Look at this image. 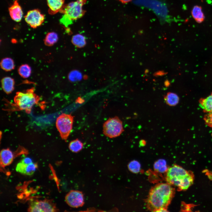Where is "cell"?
<instances>
[{"mask_svg": "<svg viewBox=\"0 0 212 212\" xmlns=\"http://www.w3.org/2000/svg\"><path fill=\"white\" fill-rule=\"evenodd\" d=\"M123 131L122 122L117 116L109 118L103 125V134L110 138L120 136Z\"/></svg>", "mask_w": 212, "mask_h": 212, "instance_id": "obj_4", "label": "cell"}, {"mask_svg": "<svg viewBox=\"0 0 212 212\" xmlns=\"http://www.w3.org/2000/svg\"><path fill=\"white\" fill-rule=\"evenodd\" d=\"M1 83L3 90L7 94L11 93L14 90V81L11 77L4 78L2 80Z\"/></svg>", "mask_w": 212, "mask_h": 212, "instance_id": "obj_15", "label": "cell"}, {"mask_svg": "<svg viewBox=\"0 0 212 212\" xmlns=\"http://www.w3.org/2000/svg\"><path fill=\"white\" fill-rule=\"evenodd\" d=\"M65 200L69 206L74 208L82 206L84 203L83 194L77 191H72L69 192L66 196Z\"/></svg>", "mask_w": 212, "mask_h": 212, "instance_id": "obj_8", "label": "cell"}, {"mask_svg": "<svg viewBox=\"0 0 212 212\" xmlns=\"http://www.w3.org/2000/svg\"><path fill=\"white\" fill-rule=\"evenodd\" d=\"M26 22L32 28H36L40 26L44 21L45 16L38 9L30 10L25 16Z\"/></svg>", "mask_w": 212, "mask_h": 212, "instance_id": "obj_7", "label": "cell"}, {"mask_svg": "<svg viewBox=\"0 0 212 212\" xmlns=\"http://www.w3.org/2000/svg\"><path fill=\"white\" fill-rule=\"evenodd\" d=\"M191 15L195 21L198 23H201L204 20L205 16L202 7L198 5H195L191 11Z\"/></svg>", "mask_w": 212, "mask_h": 212, "instance_id": "obj_13", "label": "cell"}, {"mask_svg": "<svg viewBox=\"0 0 212 212\" xmlns=\"http://www.w3.org/2000/svg\"><path fill=\"white\" fill-rule=\"evenodd\" d=\"M40 97L34 92V89L32 88L24 92H16L14 97L15 105L18 110H24L27 114H30L33 107L38 103Z\"/></svg>", "mask_w": 212, "mask_h": 212, "instance_id": "obj_3", "label": "cell"}, {"mask_svg": "<svg viewBox=\"0 0 212 212\" xmlns=\"http://www.w3.org/2000/svg\"><path fill=\"white\" fill-rule=\"evenodd\" d=\"M129 167L130 170L134 172L138 171L140 168L139 163L134 161L131 163L129 165Z\"/></svg>", "mask_w": 212, "mask_h": 212, "instance_id": "obj_25", "label": "cell"}, {"mask_svg": "<svg viewBox=\"0 0 212 212\" xmlns=\"http://www.w3.org/2000/svg\"><path fill=\"white\" fill-rule=\"evenodd\" d=\"M204 0H201V1H203Z\"/></svg>", "mask_w": 212, "mask_h": 212, "instance_id": "obj_28", "label": "cell"}, {"mask_svg": "<svg viewBox=\"0 0 212 212\" xmlns=\"http://www.w3.org/2000/svg\"><path fill=\"white\" fill-rule=\"evenodd\" d=\"M30 212H52L55 209L50 203L45 201H35L32 202L29 209Z\"/></svg>", "mask_w": 212, "mask_h": 212, "instance_id": "obj_9", "label": "cell"}, {"mask_svg": "<svg viewBox=\"0 0 212 212\" xmlns=\"http://www.w3.org/2000/svg\"><path fill=\"white\" fill-rule=\"evenodd\" d=\"M164 99L166 104L170 106H175L178 103L179 101V98L178 95L171 92L168 93L164 97Z\"/></svg>", "mask_w": 212, "mask_h": 212, "instance_id": "obj_16", "label": "cell"}, {"mask_svg": "<svg viewBox=\"0 0 212 212\" xmlns=\"http://www.w3.org/2000/svg\"><path fill=\"white\" fill-rule=\"evenodd\" d=\"M72 42L74 45L80 48L84 47L86 44L85 37L80 34L73 36L72 38Z\"/></svg>", "mask_w": 212, "mask_h": 212, "instance_id": "obj_18", "label": "cell"}, {"mask_svg": "<svg viewBox=\"0 0 212 212\" xmlns=\"http://www.w3.org/2000/svg\"><path fill=\"white\" fill-rule=\"evenodd\" d=\"M167 183L177 187L181 190H186L193 183L192 174L178 165H175L168 169L165 175Z\"/></svg>", "mask_w": 212, "mask_h": 212, "instance_id": "obj_2", "label": "cell"}, {"mask_svg": "<svg viewBox=\"0 0 212 212\" xmlns=\"http://www.w3.org/2000/svg\"><path fill=\"white\" fill-rule=\"evenodd\" d=\"M19 72L22 77L26 78L29 77L31 74V69L27 64H24L21 65L19 69Z\"/></svg>", "mask_w": 212, "mask_h": 212, "instance_id": "obj_22", "label": "cell"}, {"mask_svg": "<svg viewBox=\"0 0 212 212\" xmlns=\"http://www.w3.org/2000/svg\"><path fill=\"white\" fill-rule=\"evenodd\" d=\"M37 167V165L33 162L27 164L25 167L22 174L29 176L32 175L34 173Z\"/></svg>", "mask_w": 212, "mask_h": 212, "instance_id": "obj_21", "label": "cell"}, {"mask_svg": "<svg viewBox=\"0 0 212 212\" xmlns=\"http://www.w3.org/2000/svg\"><path fill=\"white\" fill-rule=\"evenodd\" d=\"M1 66L3 69L6 71L12 70L14 67V61L9 58L3 59L1 62Z\"/></svg>", "mask_w": 212, "mask_h": 212, "instance_id": "obj_20", "label": "cell"}, {"mask_svg": "<svg viewBox=\"0 0 212 212\" xmlns=\"http://www.w3.org/2000/svg\"><path fill=\"white\" fill-rule=\"evenodd\" d=\"M74 117L71 114L62 113L57 118L56 127L62 139L66 141L72 129Z\"/></svg>", "mask_w": 212, "mask_h": 212, "instance_id": "obj_6", "label": "cell"}, {"mask_svg": "<svg viewBox=\"0 0 212 212\" xmlns=\"http://www.w3.org/2000/svg\"><path fill=\"white\" fill-rule=\"evenodd\" d=\"M87 0H77L64 6L61 12L72 21L81 18L84 15L85 11L83 9V5Z\"/></svg>", "mask_w": 212, "mask_h": 212, "instance_id": "obj_5", "label": "cell"}, {"mask_svg": "<svg viewBox=\"0 0 212 212\" xmlns=\"http://www.w3.org/2000/svg\"><path fill=\"white\" fill-rule=\"evenodd\" d=\"M58 38V35L56 33L54 32L48 33L45 38V44L48 46H52L57 42Z\"/></svg>", "mask_w": 212, "mask_h": 212, "instance_id": "obj_19", "label": "cell"}, {"mask_svg": "<svg viewBox=\"0 0 212 212\" xmlns=\"http://www.w3.org/2000/svg\"><path fill=\"white\" fill-rule=\"evenodd\" d=\"M122 3H128L131 1L132 0H119Z\"/></svg>", "mask_w": 212, "mask_h": 212, "instance_id": "obj_27", "label": "cell"}, {"mask_svg": "<svg viewBox=\"0 0 212 212\" xmlns=\"http://www.w3.org/2000/svg\"><path fill=\"white\" fill-rule=\"evenodd\" d=\"M68 78L70 81L76 82L82 79V75L79 71L77 70H73L69 73Z\"/></svg>", "mask_w": 212, "mask_h": 212, "instance_id": "obj_23", "label": "cell"}, {"mask_svg": "<svg viewBox=\"0 0 212 212\" xmlns=\"http://www.w3.org/2000/svg\"><path fill=\"white\" fill-rule=\"evenodd\" d=\"M14 155L9 148L3 149L0 152V163L3 167L9 165L12 162Z\"/></svg>", "mask_w": 212, "mask_h": 212, "instance_id": "obj_12", "label": "cell"}, {"mask_svg": "<svg viewBox=\"0 0 212 212\" xmlns=\"http://www.w3.org/2000/svg\"><path fill=\"white\" fill-rule=\"evenodd\" d=\"M204 120L206 124L212 128V112L206 114L204 117Z\"/></svg>", "mask_w": 212, "mask_h": 212, "instance_id": "obj_24", "label": "cell"}, {"mask_svg": "<svg viewBox=\"0 0 212 212\" xmlns=\"http://www.w3.org/2000/svg\"><path fill=\"white\" fill-rule=\"evenodd\" d=\"M9 15L14 21L19 22L21 21L23 15L22 8L18 1L15 0L13 4L9 8Z\"/></svg>", "mask_w": 212, "mask_h": 212, "instance_id": "obj_10", "label": "cell"}, {"mask_svg": "<svg viewBox=\"0 0 212 212\" xmlns=\"http://www.w3.org/2000/svg\"><path fill=\"white\" fill-rule=\"evenodd\" d=\"M20 161L26 164H29L33 162L31 159L29 157L24 158L21 160Z\"/></svg>", "mask_w": 212, "mask_h": 212, "instance_id": "obj_26", "label": "cell"}, {"mask_svg": "<svg viewBox=\"0 0 212 212\" xmlns=\"http://www.w3.org/2000/svg\"><path fill=\"white\" fill-rule=\"evenodd\" d=\"M49 13L51 15L61 12L65 5L64 0H47Z\"/></svg>", "mask_w": 212, "mask_h": 212, "instance_id": "obj_11", "label": "cell"}, {"mask_svg": "<svg viewBox=\"0 0 212 212\" xmlns=\"http://www.w3.org/2000/svg\"><path fill=\"white\" fill-rule=\"evenodd\" d=\"M83 146V143L79 139L71 141L69 143V148L74 153H77L82 150Z\"/></svg>", "mask_w": 212, "mask_h": 212, "instance_id": "obj_17", "label": "cell"}, {"mask_svg": "<svg viewBox=\"0 0 212 212\" xmlns=\"http://www.w3.org/2000/svg\"><path fill=\"white\" fill-rule=\"evenodd\" d=\"M174 193L171 185L167 183L157 184L151 189L146 200L149 209L158 212L162 209H167Z\"/></svg>", "mask_w": 212, "mask_h": 212, "instance_id": "obj_1", "label": "cell"}, {"mask_svg": "<svg viewBox=\"0 0 212 212\" xmlns=\"http://www.w3.org/2000/svg\"><path fill=\"white\" fill-rule=\"evenodd\" d=\"M199 103L204 112L207 113L212 112V93L206 97L201 99Z\"/></svg>", "mask_w": 212, "mask_h": 212, "instance_id": "obj_14", "label": "cell"}]
</instances>
